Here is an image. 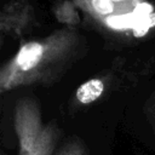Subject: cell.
Instances as JSON below:
<instances>
[{
  "instance_id": "obj_6",
  "label": "cell",
  "mask_w": 155,
  "mask_h": 155,
  "mask_svg": "<svg viewBox=\"0 0 155 155\" xmlns=\"http://www.w3.org/2000/svg\"><path fill=\"white\" fill-rule=\"evenodd\" d=\"M153 27H155V12L151 13V15H149V16H147V17H144V18L136 25V28L132 30V34H133V36H136V38H142V36H144V35L149 31V29H151Z\"/></svg>"
},
{
  "instance_id": "obj_1",
  "label": "cell",
  "mask_w": 155,
  "mask_h": 155,
  "mask_svg": "<svg viewBox=\"0 0 155 155\" xmlns=\"http://www.w3.org/2000/svg\"><path fill=\"white\" fill-rule=\"evenodd\" d=\"M79 36L68 29L23 44L0 71V92L48 81L76 51Z\"/></svg>"
},
{
  "instance_id": "obj_5",
  "label": "cell",
  "mask_w": 155,
  "mask_h": 155,
  "mask_svg": "<svg viewBox=\"0 0 155 155\" xmlns=\"http://www.w3.org/2000/svg\"><path fill=\"white\" fill-rule=\"evenodd\" d=\"M74 2H63L59 4L57 10H54V15L56 18L62 22V23H67L69 25L76 24L79 22V16L74 8Z\"/></svg>"
},
{
  "instance_id": "obj_3",
  "label": "cell",
  "mask_w": 155,
  "mask_h": 155,
  "mask_svg": "<svg viewBox=\"0 0 155 155\" xmlns=\"http://www.w3.org/2000/svg\"><path fill=\"white\" fill-rule=\"evenodd\" d=\"M75 6L82 7L84 11L88 12L92 17L96 19L105 18L114 15H126L134 11L132 10H125L131 7L133 5L132 1H111V0H93V1H76L74 2ZM138 4V2H137ZM137 6V5H136Z\"/></svg>"
},
{
  "instance_id": "obj_2",
  "label": "cell",
  "mask_w": 155,
  "mask_h": 155,
  "mask_svg": "<svg viewBox=\"0 0 155 155\" xmlns=\"http://www.w3.org/2000/svg\"><path fill=\"white\" fill-rule=\"evenodd\" d=\"M15 128L19 140V155H52L56 130L50 125H42L39 108L34 102L17 103Z\"/></svg>"
},
{
  "instance_id": "obj_4",
  "label": "cell",
  "mask_w": 155,
  "mask_h": 155,
  "mask_svg": "<svg viewBox=\"0 0 155 155\" xmlns=\"http://www.w3.org/2000/svg\"><path fill=\"white\" fill-rule=\"evenodd\" d=\"M105 85L102 79L93 78L80 85L75 92V98L81 104H90L97 101L104 92Z\"/></svg>"
},
{
  "instance_id": "obj_7",
  "label": "cell",
  "mask_w": 155,
  "mask_h": 155,
  "mask_svg": "<svg viewBox=\"0 0 155 155\" xmlns=\"http://www.w3.org/2000/svg\"><path fill=\"white\" fill-rule=\"evenodd\" d=\"M58 155H84V154L80 151V149H78V147H69L63 149Z\"/></svg>"
}]
</instances>
